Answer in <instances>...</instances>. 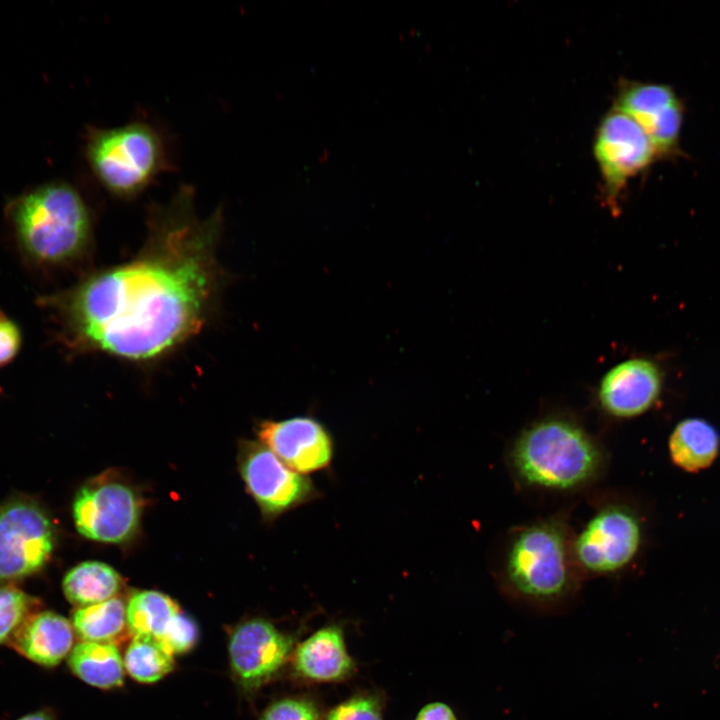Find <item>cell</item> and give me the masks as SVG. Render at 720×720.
<instances>
[{
	"mask_svg": "<svg viewBox=\"0 0 720 720\" xmlns=\"http://www.w3.org/2000/svg\"><path fill=\"white\" fill-rule=\"evenodd\" d=\"M662 389V373L653 361L629 359L602 378L597 397L602 410L615 418H632L651 408Z\"/></svg>",
	"mask_w": 720,
	"mask_h": 720,
	"instance_id": "obj_14",
	"label": "cell"
},
{
	"mask_svg": "<svg viewBox=\"0 0 720 720\" xmlns=\"http://www.w3.org/2000/svg\"><path fill=\"white\" fill-rule=\"evenodd\" d=\"M124 667L129 675L142 683H153L174 667L173 653L158 638L136 635L128 645Z\"/></svg>",
	"mask_w": 720,
	"mask_h": 720,
	"instance_id": "obj_22",
	"label": "cell"
},
{
	"mask_svg": "<svg viewBox=\"0 0 720 720\" xmlns=\"http://www.w3.org/2000/svg\"><path fill=\"white\" fill-rule=\"evenodd\" d=\"M641 540L636 513L625 505L607 504L595 511L571 539L572 557L587 574L613 575L632 562Z\"/></svg>",
	"mask_w": 720,
	"mask_h": 720,
	"instance_id": "obj_6",
	"label": "cell"
},
{
	"mask_svg": "<svg viewBox=\"0 0 720 720\" xmlns=\"http://www.w3.org/2000/svg\"><path fill=\"white\" fill-rule=\"evenodd\" d=\"M599 444L580 425L549 417L527 427L515 440L510 463L526 486L565 491L595 479L603 465Z\"/></svg>",
	"mask_w": 720,
	"mask_h": 720,
	"instance_id": "obj_4",
	"label": "cell"
},
{
	"mask_svg": "<svg viewBox=\"0 0 720 720\" xmlns=\"http://www.w3.org/2000/svg\"><path fill=\"white\" fill-rule=\"evenodd\" d=\"M54 548L50 519L32 501L16 499L0 507V580H17L38 572Z\"/></svg>",
	"mask_w": 720,
	"mask_h": 720,
	"instance_id": "obj_8",
	"label": "cell"
},
{
	"mask_svg": "<svg viewBox=\"0 0 720 720\" xmlns=\"http://www.w3.org/2000/svg\"><path fill=\"white\" fill-rule=\"evenodd\" d=\"M719 445L717 430L700 418H687L679 422L668 443L672 462L688 472H697L710 466L718 455Z\"/></svg>",
	"mask_w": 720,
	"mask_h": 720,
	"instance_id": "obj_17",
	"label": "cell"
},
{
	"mask_svg": "<svg viewBox=\"0 0 720 720\" xmlns=\"http://www.w3.org/2000/svg\"><path fill=\"white\" fill-rule=\"evenodd\" d=\"M414 720H458V718L451 706L438 701L422 707Z\"/></svg>",
	"mask_w": 720,
	"mask_h": 720,
	"instance_id": "obj_28",
	"label": "cell"
},
{
	"mask_svg": "<svg viewBox=\"0 0 720 720\" xmlns=\"http://www.w3.org/2000/svg\"><path fill=\"white\" fill-rule=\"evenodd\" d=\"M324 720H383L382 702L375 694H358L336 705Z\"/></svg>",
	"mask_w": 720,
	"mask_h": 720,
	"instance_id": "obj_24",
	"label": "cell"
},
{
	"mask_svg": "<svg viewBox=\"0 0 720 720\" xmlns=\"http://www.w3.org/2000/svg\"><path fill=\"white\" fill-rule=\"evenodd\" d=\"M260 720H320V712L308 698L288 697L267 707Z\"/></svg>",
	"mask_w": 720,
	"mask_h": 720,
	"instance_id": "obj_25",
	"label": "cell"
},
{
	"mask_svg": "<svg viewBox=\"0 0 720 720\" xmlns=\"http://www.w3.org/2000/svg\"><path fill=\"white\" fill-rule=\"evenodd\" d=\"M74 629L70 621L52 611L33 613L9 643L30 661L52 667L58 665L73 646Z\"/></svg>",
	"mask_w": 720,
	"mask_h": 720,
	"instance_id": "obj_16",
	"label": "cell"
},
{
	"mask_svg": "<svg viewBox=\"0 0 720 720\" xmlns=\"http://www.w3.org/2000/svg\"><path fill=\"white\" fill-rule=\"evenodd\" d=\"M38 600L21 589L0 587V644L10 643L24 622L37 612Z\"/></svg>",
	"mask_w": 720,
	"mask_h": 720,
	"instance_id": "obj_23",
	"label": "cell"
},
{
	"mask_svg": "<svg viewBox=\"0 0 720 720\" xmlns=\"http://www.w3.org/2000/svg\"><path fill=\"white\" fill-rule=\"evenodd\" d=\"M75 526L84 537L122 543L137 530L142 502L136 490L110 473L81 487L73 501Z\"/></svg>",
	"mask_w": 720,
	"mask_h": 720,
	"instance_id": "obj_7",
	"label": "cell"
},
{
	"mask_svg": "<svg viewBox=\"0 0 720 720\" xmlns=\"http://www.w3.org/2000/svg\"><path fill=\"white\" fill-rule=\"evenodd\" d=\"M149 219V239L134 260L39 299L70 351L148 360L206 321L218 283L221 209L200 220L193 187L181 185L167 204L151 206Z\"/></svg>",
	"mask_w": 720,
	"mask_h": 720,
	"instance_id": "obj_1",
	"label": "cell"
},
{
	"mask_svg": "<svg viewBox=\"0 0 720 720\" xmlns=\"http://www.w3.org/2000/svg\"><path fill=\"white\" fill-rule=\"evenodd\" d=\"M293 667L310 681L337 682L347 678L354 670V662L341 627L325 626L300 643L293 655Z\"/></svg>",
	"mask_w": 720,
	"mask_h": 720,
	"instance_id": "obj_15",
	"label": "cell"
},
{
	"mask_svg": "<svg viewBox=\"0 0 720 720\" xmlns=\"http://www.w3.org/2000/svg\"><path fill=\"white\" fill-rule=\"evenodd\" d=\"M198 638V629L195 622L180 612L170 623L160 640L174 653H184L190 650Z\"/></svg>",
	"mask_w": 720,
	"mask_h": 720,
	"instance_id": "obj_26",
	"label": "cell"
},
{
	"mask_svg": "<svg viewBox=\"0 0 720 720\" xmlns=\"http://www.w3.org/2000/svg\"><path fill=\"white\" fill-rule=\"evenodd\" d=\"M72 672L84 682L101 689L119 687L124 680V661L114 643L82 641L68 658Z\"/></svg>",
	"mask_w": 720,
	"mask_h": 720,
	"instance_id": "obj_18",
	"label": "cell"
},
{
	"mask_svg": "<svg viewBox=\"0 0 720 720\" xmlns=\"http://www.w3.org/2000/svg\"><path fill=\"white\" fill-rule=\"evenodd\" d=\"M121 586V577L117 571L99 561L82 562L70 569L63 579L66 598L81 607L116 597Z\"/></svg>",
	"mask_w": 720,
	"mask_h": 720,
	"instance_id": "obj_19",
	"label": "cell"
},
{
	"mask_svg": "<svg viewBox=\"0 0 720 720\" xmlns=\"http://www.w3.org/2000/svg\"><path fill=\"white\" fill-rule=\"evenodd\" d=\"M84 153L99 184L121 199L140 195L170 168L161 134L144 121L114 128L89 127Z\"/></svg>",
	"mask_w": 720,
	"mask_h": 720,
	"instance_id": "obj_5",
	"label": "cell"
},
{
	"mask_svg": "<svg viewBox=\"0 0 720 720\" xmlns=\"http://www.w3.org/2000/svg\"><path fill=\"white\" fill-rule=\"evenodd\" d=\"M181 612L169 596L152 590L134 593L126 606L128 630L134 635L160 639L170 623Z\"/></svg>",
	"mask_w": 720,
	"mask_h": 720,
	"instance_id": "obj_20",
	"label": "cell"
},
{
	"mask_svg": "<svg viewBox=\"0 0 720 720\" xmlns=\"http://www.w3.org/2000/svg\"><path fill=\"white\" fill-rule=\"evenodd\" d=\"M594 154L604 194L612 209L628 180L644 171L658 156L642 127L625 113L613 109L597 130Z\"/></svg>",
	"mask_w": 720,
	"mask_h": 720,
	"instance_id": "obj_9",
	"label": "cell"
},
{
	"mask_svg": "<svg viewBox=\"0 0 720 720\" xmlns=\"http://www.w3.org/2000/svg\"><path fill=\"white\" fill-rule=\"evenodd\" d=\"M615 109L635 120L646 132L658 155L673 153L679 142L683 106L664 84L626 81L619 87Z\"/></svg>",
	"mask_w": 720,
	"mask_h": 720,
	"instance_id": "obj_12",
	"label": "cell"
},
{
	"mask_svg": "<svg viewBox=\"0 0 720 720\" xmlns=\"http://www.w3.org/2000/svg\"><path fill=\"white\" fill-rule=\"evenodd\" d=\"M239 466L249 494L269 518L278 517L319 496L309 477L289 468L260 441L243 443Z\"/></svg>",
	"mask_w": 720,
	"mask_h": 720,
	"instance_id": "obj_10",
	"label": "cell"
},
{
	"mask_svg": "<svg viewBox=\"0 0 720 720\" xmlns=\"http://www.w3.org/2000/svg\"><path fill=\"white\" fill-rule=\"evenodd\" d=\"M18 720H53V718L47 712L38 711L27 714Z\"/></svg>",
	"mask_w": 720,
	"mask_h": 720,
	"instance_id": "obj_29",
	"label": "cell"
},
{
	"mask_svg": "<svg viewBox=\"0 0 720 720\" xmlns=\"http://www.w3.org/2000/svg\"><path fill=\"white\" fill-rule=\"evenodd\" d=\"M72 626L83 641L113 643L127 627L126 606L122 599L114 597L80 607L73 613Z\"/></svg>",
	"mask_w": 720,
	"mask_h": 720,
	"instance_id": "obj_21",
	"label": "cell"
},
{
	"mask_svg": "<svg viewBox=\"0 0 720 720\" xmlns=\"http://www.w3.org/2000/svg\"><path fill=\"white\" fill-rule=\"evenodd\" d=\"M293 651V639L261 618L238 625L229 641L234 675L242 686L256 689L274 677Z\"/></svg>",
	"mask_w": 720,
	"mask_h": 720,
	"instance_id": "obj_11",
	"label": "cell"
},
{
	"mask_svg": "<svg viewBox=\"0 0 720 720\" xmlns=\"http://www.w3.org/2000/svg\"><path fill=\"white\" fill-rule=\"evenodd\" d=\"M5 210L16 250L33 268L49 270L73 264L90 244V210L66 182L39 186L9 201Z\"/></svg>",
	"mask_w": 720,
	"mask_h": 720,
	"instance_id": "obj_2",
	"label": "cell"
},
{
	"mask_svg": "<svg viewBox=\"0 0 720 720\" xmlns=\"http://www.w3.org/2000/svg\"><path fill=\"white\" fill-rule=\"evenodd\" d=\"M571 539L560 520L520 528L509 540L501 585L513 600L541 611L561 608L577 591Z\"/></svg>",
	"mask_w": 720,
	"mask_h": 720,
	"instance_id": "obj_3",
	"label": "cell"
},
{
	"mask_svg": "<svg viewBox=\"0 0 720 720\" xmlns=\"http://www.w3.org/2000/svg\"><path fill=\"white\" fill-rule=\"evenodd\" d=\"M258 437L285 465L303 475L327 468L333 458L330 433L312 417L264 421Z\"/></svg>",
	"mask_w": 720,
	"mask_h": 720,
	"instance_id": "obj_13",
	"label": "cell"
},
{
	"mask_svg": "<svg viewBox=\"0 0 720 720\" xmlns=\"http://www.w3.org/2000/svg\"><path fill=\"white\" fill-rule=\"evenodd\" d=\"M22 344L21 327L0 308V368L14 361L21 351Z\"/></svg>",
	"mask_w": 720,
	"mask_h": 720,
	"instance_id": "obj_27",
	"label": "cell"
}]
</instances>
